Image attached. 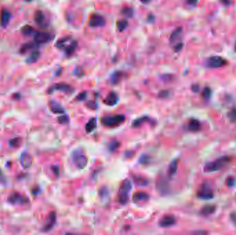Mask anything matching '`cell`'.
Masks as SVG:
<instances>
[{
    "instance_id": "74e56055",
    "label": "cell",
    "mask_w": 236,
    "mask_h": 235,
    "mask_svg": "<svg viewBox=\"0 0 236 235\" xmlns=\"http://www.w3.org/2000/svg\"><path fill=\"white\" fill-rule=\"evenodd\" d=\"M74 74H75V76H76L77 77H79V78L83 77L84 74V71L82 68L79 67V66L75 68V69H74Z\"/></svg>"
},
{
    "instance_id": "e0dca14e",
    "label": "cell",
    "mask_w": 236,
    "mask_h": 235,
    "mask_svg": "<svg viewBox=\"0 0 236 235\" xmlns=\"http://www.w3.org/2000/svg\"><path fill=\"white\" fill-rule=\"evenodd\" d=\"M49 106L50 110L53 113L55 114H64V109L61 105L55 101H50L49 103Z\"/></svg>"
},
{
    "instance_id": "ab89813d",
    "label": "cell",
    "mask_w": 236,
    "mask_h": 235,
    "mask_svg": "<svg viewBox=\"0 0 236 235\" xmlns=\"http://www.w3.org/2000/svg\"><path fill=\"white\" fill-rule=\"evenodd\" d=\"M69 121V118H68L66 115H63L61 117L58 118V122L61 124H66Z\"/></svg>"
},
{
    "instance_id": "cb8c5ba5",
    "label": "cell",
    "mask_w": 236,
    "mask_h": 235,
    "mask_svg": "<svg viewBox=\"0 0 236 235\" xmlns=\"http://www.w3.org/2000/svg\"><path fill=\"white\" fill-rule=\"evenodd\" d=\"M37 45H38L35 42H29V43H26L20 48L19 52L22 54H25L27 52H29L30 50H33L37 46Z\"/></svg>"
},
{
    "instance_id": "c3c4849f",
    "label": "cell",
    "mask_w": 236,
    "mask_h": 235,
    "mask_svg": "<svg viewBox=\"0 0 236 235\" xmlns=\"http://www.w3.org/2000/svg\"><path fill=\"white\" fill-rule=\"evenodd\" d=\"M0 183H2V184H5V183H6V177L4 175V173H3L1 168H0Z\"/></svg>"
},
{
    "instance_id": "bcb514c9",
    "label": "cell",
    "mask_w": 236,
    "mask_h": 235,
    "mask_svg": "<svg viewBox=\"0 0 236 235\" xmlns=\"http://www.w3.org/2000/svg\"><path fill=\"white\" fill-rule=\"evenodd\" d=\"M108 195V190L107 189L105 188V187H103L102 188L100 191V195L101 197H106Z\"/></svg>"
},
{
    "instance_id": "44dd1931",
    "label": "cell",
    "mask_w": 236,
    "mask_h": 235,
    "mask_svg": "<svg viewBox=\"0 0 236 235\" xmlns=\"http://www.w3.org/2000/svg\"><path fill=\"white\" fill-rule=\"evenodd\" d=\"M133 179L135 184L138 186H147L149 184V180L144 176L134 175L133 176Z\"/></svg>"
},
{
    "instance_id": "ac0fdd59",
    "label": "cell",
    "mask_w": 236,
    "mask_h": 235,
    "mask_svg": "<svg viewBox=\"0 0 236 235\" xmlns=\"http://www.w3.org/2000/svg\"><path fill=\"white\" fill-rule=\"evenodd\" d=\"M124 78V73L121 71H115L110 77V82L113 85H117Z\"/></svg>"
},
{
    "instance_id": "f1b7e54d",
    "label": "cell",
    "mask_w": 236,
    "mask_h": 235,
    "mask_svg": "<svg viewBox=\"0 0 236 235\" xmlns=\"http://www.w3.org/2000/svg\"><path fill=\"white\" fill-rule=\"evenodd\" d=\"M182 33V27H178L175 30H173V32L171 33L170 37V43H173L175 42L176 40L180 38V37L181 36Z\"/></svg>"
},
{
    "instance_id": "ba28073f",
    "label": "cell",
    "mask_w": 236,
    "mask_h": 235,
    "mask_svg": "<svg viewBox=\"0 0 236 235\" xmlns=\"http://www.w3.org/2000/svg\"><path fill=\"white\" fill-rule=\"evenodd\" d=\"M54 90L64 92V93H71L73 91V88L68 84L64 83H60L51 86L49 90V93H52Z\"/></svg>"
},
{
    "instance_id": "83f0119b",
    "label": "cell",
    "mask_w": 236,
    "mask_h": 235,
    "mask_svg": "<svg viewBox=\"0 0 236 235\" xmlns=\"http://www.w3.org/2000/svg\"><path fill=\"white\" fill-rule=\"evenodd\" d=\"M71 40L70 37H65L63 38H61L57 41L55 43V46L59 49H65L68 45L67 43Z\"/></svg>"
},
{
    "instance_id": "7bdbcfd3",
    "label": "cell",
    "mask_w": 236,
    "mask_h": 235,
    "mask_svg": "<svg viewBox=\"0 0 236 235\" xmlns=\"http://www.w3.org/2000/svg\"><path fill=\"white\" fill-rule=\"evenodd\" d=\"M170 92L169 90H162L159 93L158 96L160 98H166L169 96Z\"/></svg>"
},
{
    "instance_id": "6f0895ef",
    "label": "cell",
    "mask_w": 236,
    "mask_h": 235,
    "mask_svg": "<svg viewBox=\"0 0 236 235\" xmlns=\"http://www.w3.org/2000/svg\"><path fill=\"white\" fill-rule=\"evenodd\" d=\"M25 1L26 2H30V1H32V0H25Z\"/></svg>"
},
{
    "instance_id": "8fae6325",
    "label": "cell",
    "mask_w": 236,
    "mask_h": 235,
    "mask_svg": "<svg viewBox=\"0 0 236 235\" xmlns=\"http://www.w3.org/2000/svg\"><path fill=\"white\" fill-rule=\"evenodd\" d=\"M176 223V219L172 215H166L160 219L158 225L162 227H169Z\"/></svg>"
},
{
    "instance_id": "5bb4252c",
    "label": "cell",
    "mask_w": 236,
    "mask_h": 235,
    "mask_svg": "<svg viewBox=\"0 0 236 235\" xmlns=\"http://www.w3.org/2000/svg\"><path fill=\"white\" fill-rule=\"evenodd\" d=\"M11 14L7 9H3L0 15V24L2 27H6L9 23L11 20Z\"/></svg>"
},
{
    "instance_id": "f35d334b",
    "label": "cell",
    "mask_w": 236,
    "mask_h": 235,
    "mask_svg": "<svg viewBox=\"0 0 236 235\" xmlns=\"http://www.w3.org/2000/svg\"><path fill=\"white\" fill-rule=\"evenodd\" d=\"M228 117L231 121H236V108H233L228 112Z\"/></svg>"
},
{
    "instance_id": "db71d44e",
    "label": "cell",
    "mask_w": 236,
    "mask_h": 235,
    "mask_svg": "<svg viewBox=\"0 0 236 235\" xmlns=\"http://www.w3.org/2000/svg\"><path fill=\"white\" fill-rule=\"evenodd\" d=\"M222 4H224L226 6H228L230 4V1L229 0H220Z\"/></svg>"
},
{
    "instance_id": "ee69618b",
    "label": "cell",
    "mask_w": 236,
    "mask_h": 235,
    "mask_svg": "<svg viewBox=\"0 0 236 235\" xmlns=\"http://www.w3.org/2000/svg\"><path fill=\"white\" fill-rule=\"evenodd\" d=\"M183 46H184V44L182 42L177 43L176 45L174 46V51L176 53L180 52V51L182 50V49H183Z\"/></svg>"
},
{
    "instance_id": "603a6c76",
    "label": "cell",
    "mask_w": 236,
    "mask_h": 235,
    "mask_svg": "<svg viewBox=\"0 0 236 235\" xmlns=\"http://www.w3.org/2000/svg\"><path fill=\"white\" fill-rule=\"evenodd\" d=\"M187 126L189 131L195 132L199 131L200 130L201 124L198 120H195V119H192V120H191L189 121Z\"/></svg>"
},
{
    "instance_id": "4fadbf2b",
    "label": "cell",
    "mask_w": 236,
    "mask_h": 235,
    "mask_svg": "<svg viewBox=\"0 0 236 235\" xmlns=\"http://www.w3.org/2000/svg\"><path fill=\"white\" fill-rule=\"evenodd\" d=\"M156 186L157 190H158L163 195H166V194H168V192H169V184L164 177L160 178L157 180Z\"/></svg>"
},
{
    "instance_id": "6da1fadb",
    "label": "cell",
    "mask_w": 236,
    "mask_h": 235,
    "mask_svg": "<svg viewBox=\"0 0 236 235\" xmlns=\"http://www.w3.org/2000/svg\"><path fill=\"white\" fill-rule=\"evenodd\" d=\"M231 161V158L230 156H222V157L218 158L213 161L207 163L204 166V170L205 172H214L219 171L228 165Z\"/></svg>"
},
{
    "instance_id": "681fc988",
    "label": "cell",
    "mask_w": 236,
    "mask_h": 235,
    "mask_svg": "<svg viewBox=\"0 0 236 235\" xmlns=\"http://www.w3.org/2000/svg\"><path fill=\"white\" fill-rule=\"evenodd\" d=\"M149 161V157L147 155H143L141 158H140V162L143 164H146L148 163Z\"/></svg>"
},
{
    "instance_id": "2e32d148",
    "label": "cell",
    "mask_w": 236,
    "mask_h": 235,
    "mask_svg": "<svg viewBox=\"0 0 236 235\" xmlns=\"http://www.w3.org/2000/svg\"><path fill=\"white\" fill-rule=\"evenodd\" d=\"M216 210V206L214 205H207L202 207L200 214L203 217H208L214 214Z\"/></svg>"
},
{
    "instance_id": "484cf974",
    "label": "cell",
    "mask_w": 236,
    "mask_h": 235,
    "mask_svg": "<svg viewBox=\"0 0 236 235\" xmlns=\"http://www.w3.org/2000/svg\"><path fill=\"white\" fill-rule=\"evenodd\" d=\"M40 57V53L38 50H34L30 53L29 57L27 58L26 63L28 64H33L35 63Z\"/></svg>"
},
{
    "instance_id": "8d00e7d4",
    "label": "cell",
    "mask_w": 236,
    "mask_h": 235,
    "mask_svg": "<svg viewBox=\"0 0 236 235\" xmlns=\"http://www.w3.org/2000/svg\"><path fill=\"white\" fill-rule=\"evenodd\" d=\"M211 94L212 91L211 88L208 87H205L202 91V97L205 100H208L211 96Z\"/></svg>"
},
{
    "instance_id": "f907efd6",
    "label": "cell",
    "mask_w": 236,
    "mask_h": 235,
    "mask_svg": "<svg viewBox=\"0 0 236 235\" xmlns=\"http://www.w3.org/2000/svg\"><path fill=\"white\" fill-rule=\"evenodd\" d=\"M51 169H52V170L53 171L55 175H57V176L59 175V174H60L59 166H53L52 167H51Z\"/></svg>"
},
{
    "instance_id": "4316f807",
    "label": "cell",
    "mask_w": 236,
    "mask_h": 235,
    "mask_svg": "<svg viewBox=\"0 0 236 235\" xmlns=\"http://www.w3.org/2000/svg\"><path fill=\"white\" fill-rule=\"evenodd\" d=\"M97 127V119L96 118H92L88 121V123L86 124L85 129L86 131L89 133V132H93Z\"/></svg>"
},
{
    "instance_id": "4dcf8cb0",
    "label": "cell",
    "mask_w": 236,
    "mask_h": 235,
    "mask_svg": "<svg viewBox=\"0 0 236 235\" xmlns=\"http://www.w3.org/2000/svg\"><path fill=\"white\" fill-rule=\"evenodd\" d=\"M34 19H35L37 24L42 25L44 22V20H45V16H44L42 11H38L35 13V15H34Z\"/></svg>"
},
{
    "instance_id": "f6af8a7d",
    "label": "cell",
    "mask_w": 236,
    "mask_h": 235,
    "mask_svg": "<svg viewBox=\"0 0 236 235\" xmlns=\"http://www.w3.org/2000/svg\"><path fill=\"white\" fill-rule=\"evenodd\" d=\"M230 219L232 223L236 226V211L232 212L230 214Z\"/></svg>"
},
{
    "instance_id": "d590c367",
    "label": "cell",
    "mask_w": 236,
    "mask_h": 235,
    "mask_svg": "<svg viewBox=\"0 0 236 235\" xmlns=\"http://www.w3.org/2000/svg\"><path fill=\"white\" fill-rule=\"evenodd\" d=\"M22 139L21 137H15L13 139H11L8 141V144L13 148H18L21 145Z\"/></svg>"
},
{
    "instance_id": "b9f144b4",
    "label": "cell",
    "mask_w": 236,
    "mask_h": 235,
    "mask_svg": "<svg viewBox=\"0 0 236 235\" xmlns=\"http://www.w3.org/2000/svg\"><path fill=\"white\" fill-rule=\"evenodd\" d=\"M235 183V179L234 177L230 176L227 179V184L228 187H233Z\"/></svg>"
},
{
    "instance_id": "d6986e66",
    "label": "cell",
    "mask_w": 236,
    "mask_h": 235,
    "mask_svg": "<svg viewBox=\"0 0 236 235\" xmlns=\"http://www.w3.org/2000/svg\"><path fill=\"white\" fill-rule=\"evenodd\" d=\"M118 101V96L114 92H111L109 93L107 97H106V100H104V103L108 105H115L117 104Z\"/></svg>"
},
{
    "instance_id": "11a10c76",
    "label": "cell",
    "mask_w": 236,
    "mask_h": 235,
    "mask_svg": "<svg viewBox=\"0 0 236 235\" xmlns=\"http://www.w3.org/2000/svg\"><path fill=\"white\" fill-rule=\"evenodd\" d=\"M151 1L152 0H140V2L143 3V4H149Z\"/></svg>"
},
{
    "instance_id": "1f68e13d",
    "label": "cell",
    "mask_w": 236,
    "mask_h": 235,
    "mask_svg": "<svg viewBox=\"0 0 236 235\" xmlns=\"http://www.w3.org/2000/svg\"><path fill=\"white\" fill-rule=\"evenodd\" d=\"M149 120H150V119L148 117H146V116H144V117H139L138 119H136L135 120H134V121H133L132 126L134 127V128L139 127L142 124H143L144 123V122L149 121Z\"/></svg>"
},
{
    "instance_id": "d6a6232c",
    "label": "cell",
    "mask_w": 236,
    "mask_h": 235,
    "mask_svg": "<svg viewBox=\"0 0 236 235\" xmlns=\"http://www.w3.org/2000/svg\"><path fill=\"white\" fill-rule=\"evenodd\" d=\"M128 25V22L127 20H126V19L119 20V21H118L117 23L118 29L119 31H120V32L124 31V30L127 28Z\"/></svg>"
},
{
    "instance_id": "9a60e30c",
    "label": "cell",
    "mask_w": 236,
    "mask_h": 235,
    "mask_svg": "<svg viewBox=\"0 0 236 235\" xmlns=\"http://www.w3.org/2000/svg\"><path fill=\"white\" fill-rule=\"evenodd\" d=\"M33 157L32 156L27 152H24L20 158V162L23 168H28L31 166L33 163Z\"/></svg>"
},
{
    "instance_id": "816d5d0a",
    "label": "cell",
    "mask_w": 236,
    "mask_h": 235,
    "mask_svg": "<svg viewBox=\"0 0 236 235\" xmlns=\"http://www.w3.org/2000/svg\"><path fill=\"white\" fill-rule=\"evenodd\" d=\"M199 89H200V87H199V86H198V85L195 84V85H193V86H192V90L193 92H195V93H197V92L199 90Z\"/></svg>"
},
{
    "instance_id": "3957f363",
    "label": "cell",
    "mask_w": 236,
    "mask_h": 235,
    "mask_svg": "<svg viewBox=\"0 0 236 235\" xmlns=\"http://www.w3.org/2000/svg\"><path fill=\"white\" fill-rule=\"evenodd\" d=\"M71 159L75 166L79 169H83L88 163V158L83 149L77 148L73 151L71 155Z\"/></svg>"
},
{
    "instance_id": "e575fe53",
    "label": "cell",
    "mask_w": 236,
    "mask_h": 235,
    "mask_svg": "<svg viewBox=\"0 0 236 235\" xmlns=\"http://www.w3.org/2000/svg\"><path fill=\"white\" fill-rule=\"evenodd\" d=\"M119 142L116 141V140H113L111 141L108 143V149L109 151L111 152H115L116 150H117L119 147Z\"/></svg>"
},
{
    "instance_id": "9c48e42d",
    "label": "cell",
    "mask_w": 236,
    "mask_h": 235,
    "mask_svg": "<svg viewBox=\"0 0 236 235\" xmlns=\"http://www.w3.org/2000/svg\"><path fill=\"white\" fill-rule=\"evenodd\" d=\"M34 39H35V42L39 45V44H44L49 42L52 39V36L50 33L38 32L35 35Z\"/></svg>"
},
{
    "instance_id": "f546056e",
    "label": "cell",
    "mask_w": 236,
    "mask_h": 235,
    "mask_svg": "<svg viewBox=\"0 0 236 235\" xmlns=\"http://www.w3.org/2000/svg\"><path fill=\"white\" fill-rule=\"evenodd\" d=\"M21 32L23 35H24L26 37H29L33 35V34L35 33V29H34V28L32 26H30L29 25H26L22 27L21 29Z\"/></svg>"
},
{
    "instance_id": "f5cc1de1",
    "label": "cell",
    "mask_w": 236,
    "mask_h": 235,
    "mask_svg": "<svg viewBox=\"0 0 236 235\" xmlns=\"http://www.w3.org/2000/svg\"><path fill=\"white\" fill-rule=\"evenodd\" d=\"M187 2L191 5H195L197 2V0H187Z\"/></svg>"
},
{
    "instance_id": "7dc6e473",
    "label": "cell",
    "mask_w": 236,
    "mask_h": 235,
    "mask_svg": "<svg viewBox=\"0 0 236 235\" xmlns=\"http://www.w3.org/2000/svg\"><path fill=\"white\" fill-rule=\"evenodd\" d=\"M87 107L89 108L90 109H95L97 108V104L95 103V101H88L87 104Z\"/></svg>"
},
{
    "instance_id": "7a4b0ae2",
    "label": "cell",
    "mask_w": 236,
    "mask_h": 235,
    "mask_svg": "<svg viewBox=\"0 0 236 235\" xmlns=\"http://www.w3.org/2000/svg\"><path fill=\"white\" fill-rule=\"evenodd\" d=\"M132 188L133 183L129 179H125L122 181L118 192L119 202L122 205H126L128 203L130 192H131Z\"/></svg>"
},
{
    "instance_id": "7402d4cb",
    "label": "cell",
    "mask_w": 236,
    "mask_h": 235,
    "mask_svg": "<svg viewBox=\"0 0 236 235\" xmlns=\"http://www.w3.org/2000/svg\"><path fill=\"white\" fill-rule=\"evenodd\" d=\"M178 159H175L170 163L169 167V172H168V175L170 179H172L173 176H175L177 171V167H178Z\"/></svg>"
},
{
    "instance_id": "8992f818",
    "label": "cell",
    "mask_w": 236,
    "mask_h": 235,
    "mask_svg": "<svg viewBox=\"0 0 236 235\" xmlns=\"http://www.w3.org/2000/svg\"><path fill=\"white\" fill-rule=\"evenodd\" d=\"M8 202L11 204H26L29 202V199L19 192H14L8 197Z\"/></svg>"
},
{
    "instance_id": "9f6ffc18",
    "label": "cell",
    "mask_w": 236,
    "mask_h": 235,
    "mask_svg": "<svg viewBox=\"0 0 236 235\" xmlns=\"http://www.w3.org/2000/svg\"><path fill=\"white\" fill-rule=\"evenodd\" d=\"M235 51L236 52V43H235Z\"/></svg>"
},
{
    "instance_id": "ffe728a7",
    "label": "cell",
    "mask_w": 236,
    "mask_h": 235,
    "mask_svg": "<svg viewBox=\"0 0 236 235\" xmlns=\"http://www.w3.org/2000/svg\"><path fill=\"white\" fill-rule=\"evenodd\" d=\"M149 199V195L144 192H137L133 197V202L138 203L139 202H146Z\"/></svg>"
},
{
    "instance_id": "7c38bea8",
    "label": "cell",
    "mask_w": 236,
    "mask_h": 235,
    "mask_svg": "<svg viewBox=\"0 0 236 235\" xmlns=\"http://www.w3.org/2000/svg\"><path fill=\"white\" fill-rule=\"evenodd\" d=\"M56 222V214L55 212H52L49 214V217H48V219L46 220V222L44 225L43 228H42V231L44 232H49L50 230H52V228L54 227L55 224Z\"/></svg>"
},
{
    "instance_id": "277c9868",
    "label": "cell",
    "mask_w": 236,
    "mask_h": 235,
    "mask_svg": "<svg viewBox=\"0 0 236 235\" xmlns=\"http://www.w3.org/2000/svg\"><path fill=\"white\" fill-rule=\"evenodd\" d=\"M125 116L123 115H113L106 116L102 118V123L107 127H116L125 121Z\"/></svg>"
},
{
    "instance_id": "30bf717a",
    "label": "cell",
    "mask_w": 236,
    "mask_h": 235,
    "mask_svg": "<svg viewBox=\"0 0 236 235\" xmlns=\"http://www.w3.org/2000/svg\"><path fill=\"white\" fill-rule=\"evenodd\" d=\"M105 24V19L103 16L99 14H93L89 20V25L93 28L100 27Z\"/></svg>"
},
{
    "instance_id": "5b68a950",
    "label": "cell",
    "mask_w": 236,
    "mask_h": 235,
    "mask_svg": "<svg viewBox=\"0 0 236 235\" xmlns=\"http://www.w3.org/2000/svg\"><path fill=\"white\" fill-rule=\"evenodd\" d=\"M227 64V61L220 56H213L207 60V65L211 69H219L224 66Z\"/></svg>"
},
{
    "instance_id": "d4e9b609",
    "label": "cell",
    "mask_w": 236,
    "mask_h": 235,
    "mask_svg": "<svg viewBox=\"0 0 236 235\" xmlns=\"http://www.w3.org/2000/svg\"><path fill=\"white\" fill-rule=\"evenodd\" d=\"M77 47V42H76V41H73V42H72L71 43L68 44L66 49H64L65 53H66V54L68 57L71 56L72 54H73L75 51L76 50Z\"/></svg>"
},
{
    "instance_id": "52a82bcc",
    "label": "cell",
    "mask_w": 236,
    "mask_h": 235,
    "mask_svg": "<svg viewBox=\"0 0 236 235\" xmlns=\"http://www.w3.org/2000/svg\"><path fill=\"white\" fill-rule=\"evenodd\" d=\"M197 197L202 199L208 200L213 198L214 194L211 189L210 186L207 185V183L204 184L200 187L197 192Z\"/></svg>"
},
{
    "instance_id": "836d02e7",
    "label": "cell",
    "mask_w": 236,
    "mask_h": 235,
    "mask_svg": "<svg viewBox=\"0 0 236 235\" xmlns=\"http://www.w3.org/2000/svg\"><path fill=\"white\" fill-rule=\"evenodd\" d=\"M122 14L128 18H132L134 15V11L132 8L126 7L122 10Z\"/></svg>"
},
{
    "instance_id": "60d3db41",
    "label": "cell",
    "mask_w": 236,
    "mask_h": 235,
    "mask_svg": "<svg viewBox=\"0 0 236 235\" xmlns=\"http://www.w3.org/2000/svg\"><path fill=\"white\" fill-rule=\"evenodd\" d=\"M87 97V92L84 91L81 92L80 94H79L76 97V100L77 101H84L85 99Z\"/></svg>"
}]
</instances>
